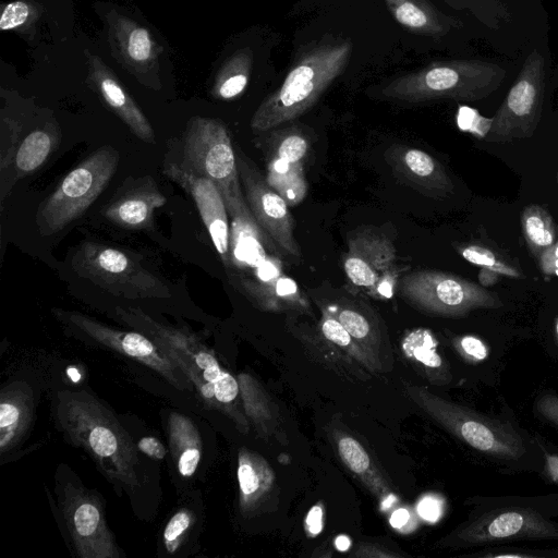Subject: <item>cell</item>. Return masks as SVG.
I'll list each match as a JSON object with an SVG mask.
<instances>
[{
	"label": "cell",
	"mask_w": 558,
	"mask_h": 558,
	"mask_svg": "<svg viewBox=\"0 0 558 558\" xmlns=\"http://www.w3.org/2000/svg\"><path fill=\"white\" fill-rule=\"evenodd\" d=\"M54 415L65 438L84 449L108 481L129 493L141 485L137 447L98 399L83 390H61Z\"/></svg>",
	"instance_id": "6da1fadb"
},
{
	"label": "cell",
	"mask_w": 558,
	"mask_h": 558,
	"mask_svg": "<svg viewBox=\"0 0 558 558\" xmlns=\"http://www.w3.org/2000/svg\"><path fill=\"white\" fill-rule=\"evenodd\" d=\"M116 313L169 355L207 408L231 417L241 430L247 429V423L236 403L239 381L222 369L214 352L196 335L159 323L136 307L118 306Z\"/></svg>",
	"instance_id": "7a4b0ae2"
},
{
	"label": "cell",
	"mask_w": 558,
	"mask_h": 558,
	"mask_svg": "<svg viewBox=\"0 0 558 558\" xmlns=\"http://www.w3.org/2000/svg\"><path fill=\"white\" fill-rule=\"evenodd\" d=\"M352 43L326 35L298 53L282 84L255 110L250 126L265 132L306 112L345 70Z\"/></svg>",
	"instance_id": "3957f363"
},
{
	"label": "cell",
	"mask_w": 558,
	"mask_h": 558,
	"mask_svg": "<svg viewBox=\"0 0 558 558\" xmlns=\"http://www.w3.org/2000/svg\"><path fill=\"white\" fill-rule=\"evenodd\" d=\"M506 70L483 60H448L398 76L381 95L405 102L439 99L475 101L487 97L502 83Z\"/></svg>",
	"instance_id": "277c9868"
},
{
	"label": "cell",
	"mask_w": 558,
	"mask_h": 558,
	"mask_svg": "<svg viewBox=\"0 0 558 558\" xmlns=\"http://www.w3.org/2000/svg\"><path fill=\"white\" fill-rule=\"evenodd\" d=\"M180 166L215 183L230 218L253 217L242 190L231 137L221 121L202 117L189 121L182 140Z\"/></svg>",
	"instance_id": "5b68a950"
},
{
	"label": "cell",
	"mask_w": 558,
	"mask_h": 558,
	"mask_svg": "<svg viewBox=\"0 0 558 558\" xmlns=\"http://www.w3.org/2000/svg\"><path fill=\"white\" fill-rule=\"evenodd\" d=\"M118 163V151L102 146L73 168L37 210L40 234L58 233L78 219L107 187Z\"/></svg>",
	"instance_id": "8992f818"
},
{
	"label": "cell",
	"mask_w": 558,
	"mask_h": 558,
	"mask_svg": "<svg viewBox=\"0 0 558 558\" xmlns=\"http://www.w3.org/2000/svg\"><path fill=\"white\" fill-rule=\"evenodd\" d=\"M398 295L413 307L433 315L459 317L480 308L502 306L499 296L458 275L440 270H415L402 275Z\"/></svg>",
	"instance_id": "52a82bcc"
},
{
	"label": "cell",
	"mask_w": 558,
	"mask_h": 558,
	"mask_svg": "<svg viewBox=\"0 0 558 558\" xmlns=\"http://www.w3.org/2000/svg\"><path fill=\"white\" fill-rule=\"evenodd\" d=\"M407 392L434 420L472 448L507 460H517L525 452L523 439L508 424L451 403L425 389L409 387Z\"/></svg>",
	"instance_id": "ba28073f"
},
{
	"label": "cell",
	"mask_w": 558,
	"mask_h": 558,
	"mask_svg": "<svg viewBox=\"0 0 558 558\" xmlns=\"http://www.w3.org/2000/svg\"><path fill=\"white\" fill-rule=\"evenodd\" d=\"M74 270L98 287L129 299L169 298L168 286L126 252L86 241L72 260Z\"/></svg>",
	"instance_id": "9c48e42d"
},
{
	"label": "cell",
	"mask_w": 558,
	"mask_h": 558,
	"mask_svg": "<svg viewBox=\"0 0 558 558\" xmlns=\"http://www.w3.org/2000/svg\"><path fill=\"white\" fill-rule=\"evenodd\" d=\"M545 94V60L534 49L505 100L492 118L485 135L489 143H506L531 137L541 120Z\"/></svg>",
	"instance_id": "30bf717a"
},
{
	"label": "cell",
	"mask_w": 558,
	"mask_h": 558,
	"mask_svg": "<svg viewBox=\"0 0 558 558\" xmlns=\"http://www.w3.org/2000/svg\"><path fill=\"white\" fill-rule=\"evenodd\" d=\"M57 490L59 508L76 556L119 558L121 554L96 493L70 480L58 484Z\"/></svg>",
	"instance_id": "8fae6325"
},
{
	"label": "cell",
	"mask_w": 558,
	"mask_h": 558,
	"mask_svg": "<svg viewBox=\"0 0 558 558\" xmlns=\"http://www.w3.org/2000/svg\"><path fill=\"white\" fill-rule=\"evenodd\" d=\"M53 313L82 336L149 367L174 388L181 391L194 389L169 355L146 335L118 330L74 311L53 310Z\"/></svg>",
	"instance_id": "7c38bea8"
},
{
	"label": "cell",
	"mask_w": 558,
	"mask_h": 558,
	"mask_svg": "<svg viewBox=\"0 0 558 558\" xmlns=\"http://www.w3.org/2000/svg\"><path fill=\"white\" fill-rule=\"evenodd\" d=\"M242 190L258 226L286 254L301 258L294 219L286 201L272 190L252 160L235 151Z\"/></svg>",
	"instance_id": "4fadbf2b"
},
{
	"label": "cell",
	"mask_w": 558,
	"mask_h": 558,
	"mask_svg": "<svg viewBox=\"0 0 558 558\" xmlns=\"http://www.w3.org/2000/svg\"><path fill=\"white\" fill-rule=\"evenodd\" d=\"M396 248L379 234L362 232L349 242L343 269L350 282L375 299H389L396 290Z\"/></svg>",
	"instance_id": "5bb4252c"
},
{
	"label": "cell",
	"mask_w": 558,
	"mask_h": 558,
	"mask_svg": "<svg viewBox=\"0 0 558 558\" xmlns=\"http://www.w3.org/2000/svg\"><path fill=\"white\" fill-rule=\"evenodd\" d=\"M513 539H558V524L523 507L488 510L456 533V545H480Z\"/></svg>",
	"instance_id": "9a60e30c"
},
{
	"label": "cell",
	"mask_w": 558,
	"mask_h": 558,
	"mask_svg": "<svg viewBox=\"0 0 558 558\" xmlns=\"http://www.w3.org/2000/svg\"><path fill=\"white\" fill-rule=\"evenodd\" d=\"M163 174L193 198L226 269L230 266V222L225 199L213 181L184 170L179 162L165 161Z\"/></svg>",
	"instance_id": "2e32d148"
},
{
	"label": "cell",
	"mask_w": 558,
	"mask_h": 558,
	"mask_svg": "<svg viewBox=\"0 0 558 558\" xmlns=\"http://www.w3.org/2000/svg\"><path fill=\"white\" fill-rule=\"evenodd\" d=\"M167 199L150 175L128 180L102 209L111 223L128 230H141L153 222L155 210Z\"/></svg>",
	"instance_id": "e0dca14e"
},
{
	"label": "cell",
	"mask_w": 558,
	"mask_h": 558,
	"mask_svg": "<svg viewBox=\"0 0 558 558\" xmlns=\"http://www.w3.org/2000/svg\"><path fill=\"white\" fill-rule=\"evenodd\" d=\"M386 160L396 177L425 195L446 198L453 193L442 165L424 150L393 145L386 151Z\"/></svg>",
	"instance_id": "ac0fdd59"
},
{
	"label": "cell",
	"mask_w": 558,
	"mask_h": 558,
	"mask_svg": "<svg viewBox=\"0 0 558 558\" xmlns=\"http://www.w3.org/2000/svg\"><path fill=\"white\" fill-rule=\"evenodd\" d=\"M283 253L263 231L255 218L238 216L230 221V266L228 277L247 276L268 256Z\"/></svg>",
	"instance_id": "d6986e66"
},
{
	"label": "cell",
	"mask_w": 558,
	"mask_h": 558,
	"mask_svg": "<svg viewBox=\"0 0 558 558\" xmlns=\"http://www.w3.org/2000/svg\"><path fill=\"white\" fill-rule=\"evenodd\" d=\"M89 78L108 107L128 125L131 132L147 144L155 143L148 119L104 62L89 56Z\"/></svg>",
	"instance_id": "ffe728a7"
},
{
	"label": "cell",
	"mask_w": 558,
	"mask_h": 558,
	"mask_svg": "<svg viewBox=\"0 0 558 558\" xmlns=\"http://www.w3.org/2000/svg\"><path fill=\"white\" fill-rule=\"evenodd\" d=\"M34 397L29 386L13 383L0 393V453L5 456L25 439L34 416Z\"/></svg>",
	"instance_id": "44dd1931"
},
{
	"label": "cell",
	"mask_w": 558,
	"mask_h": 558,
	"mask_svg": "<svg viewBox=\"0 0 558 558\" xmlns=\"http://www.w3.org/2000/svg\"><path fill=\"white\" fill-rule=\"evenodd\" d=\"M322 308L326 310L343 325L371 359L375 368H380L379 357L384 348L383 335L379 328V320L372 308L361 301L350 299H339L338 301L327 303Z\"/></svg>",
	"instance_id": "7402d4cb"
},
{
	"label": "cell",
	"mask_w": 558,
	"mask_h": 558,
	"mask_svg": "<svg viewBox=\"0 0 558 558\" xmlns=\"http://www.w3.org/2000/svg\"><path fill=\"white\" fill-rule=\"evenodd\" d=\"M109 24L111 45L130 69L146 71L156 62L158 46L147 28L114 12L109 16Z\"/></svg>",
	"instance_id": "603a6c76"
},
{
	"label": "cell",
	"mask_w": 558,
	"mask_h": 558,
	"mask_svg": "<svg viewBox=\"0 0 558 558\" xmlns=\"http://www.w3.org/2000/svg\"><path fill=\"white\" fill-rule=\"evenodd\" d=\"M229 280L256 306L265 311L280 312L290 310L301 313L311 312V306L305 295L294 280L283 274L274 280L265 282H256L244 278Z\"/></svg>",
	"instance_id": "cb8c5ba5"
},
{
	"label": "cell",
	"mask_w": 558,
	"mask_h": 558,
	"mask_svg": "<svg viewBox=\"0 0 558 558\" xmlns=\"http://www.w3.org/2000/svg\"><path fill=\"white\" fill-rule=\"evenodd\" d=\"M239 505L244 515L251 514L265 501L275 484V474L258 453L241 448L238 456Z\"/></svg>",
	"instance_id": "d4e9b609"
},
{
	"label": "cell",
	"mask_w": 558,
	"mask_h": 558,
	"mask_svg": "<svg viewBox=\"0 0 558 558\" xmlns=\"http://www.w3.org/2000/svg\"><path fill=\"white\" fill-rule=\"evenodd\" d=\"M393 19L404 28L420 35H446L454 22L429 0H384Z\"/></svg>",
	"instance_id": "484cf974"
},
{
	"label": "cell",
	"mask_w": 558,
	"mask_h": 558,
	"mask_svg": "<svg viewBox=\"0 0 558 558\" xmlns=\"http://www.w3.org/2000/svg\"><path fill=\"white\" fill-rule=\"evenodd\" d=\"M169 446L178 472L191 477L202 459V439L194 422L179 412H170L167 423Z\"/></svg>",
	"instance_id": "4316f807"
},
{
	"label": "cell",
	"mask_w": 558,
	"mask_h": 558,
	"mask_svg": "<svg viewBox=\"0 0 558 558\" xmlns=\"http://www.w3.org/2000/svg\"><path fill=\"white\" fill-rule=\"evenodd\" d=\"M402 351L414 366L421 367L430 381H442L447 367L437 352L434 336L423 328L412 330L402 341Z\"/></svg>",
	"instance_id": "83f0119b"
},
{
	"label": "cell",
	"mask_w": 558,
	"mask_h": 558,
	"mask_svg": "<svg viewBox=\"0 0 558 558\" xmlns=\"http://www.w3.org/2000/svg\"><path fill=\"white\" fill-rule=\"evenodd\" d=\"M59 135L52 126L32 131L20 144L13 166L16 178L38 170L58 146Z\"/></svg>",
	"instance_id": "f1b7e54d"
},
{
	"label": "cell",
	"mask_w": 558,
	"mask_h": 558,
	"mask_svg": "<svg viewBox=\"0 0 558 558\" xmlns=\"http://www.w3.org/2000/svg\"><path fill=\"white\" fill-rule=\"evenodd\" d=\"M266 181L289 207L299 205L307 194L301 162H289L274 156L267 165Z\"/></svg>",
	"instance_id": "f546056e"
},
{
	"label": "cell",
	"mask_w": 558,
	"mask_h": 558,
	"mask_svg": "<svg viewBox=\"0 0 558 558\" xmlns=\"http://www.w3.org/2000/svg\"><path fill=\"white\" fill-rule=\"evenodd\" d=\"M253 64L250 49L233 53L220 68L211 94L218 99H232L243 93L247 86Z\"/></svg>",
	"instance_id": "4dcf8cb0"
},
{
	"label": "cell",
	"mask_w": 558,
	"mask_h": 558,
	"mask_svg": "<svg viewBox=\"0 0 558 558\" xmlns=\"http://www.w3.org/2000/svg\"><path fill=\"white\" fill-rule=\"evenodd\" d=\"M521 228L529 250L536 259L557 242L554 220L539 205L531 204L522 210Z\"/></svg>",
	"instance_id": "1f68e13d"
},
{
	"label": "cell",
	"mask_w": 558,
	"mask_h": 558,
	"mask_svg": "<svg viewBox=\"0 0 558 558\" xmlns=\"http://www.w3.org/2000/svg\"><path fill=\"white\" fill-rule=\"evenodd\" d=\"M338 452L347 468L360 476L378 496H387V486L373 470L372 461L363 446L353 437L344 435L337 441Z\"/></svg>",
	"instance_id": "d6a6232c"
},
{
	"label": "cell",
	"mask_w": 558,
	"mask_h": 558,
	"mask_svg": "<svg viewBox=\"0 0 558 558\" xmlns=\"http://www.w3.org/2000/svg\"><path fill=\"white\" fill-rule=\"evenodd\" d=\"M319 332L352 360L369 371H376L373 362L356 343L343 325L326 310L322 308Z\"/></svg>",
	"instance_id": "836d02e7"
},
{
	"label": "cell",
	"mask_w": 558,
	"mask_h": 558,
	"mask_svg": "<svg viewBox=\"0 0 558 558\" xmlns=\"http://www.w3.org/2000/svg\"><path fill=\"white\" fill-rule=\"evenodd\" d=\"M457 250L465 260L480 266L483 270L510 278H522L523 276L519 269L499 258L492 250L482 245H462Z\"/></svg>",
	"instance_id": "e575fe53"
},
{
	"label": "cell",
	"mask_w": 558,
	"mask_h": 558,
	"mask_svg": "<svg viewBox=\"0 0 558 558\" xmlns=\"http://www.w3.org/2000/svg\"><path fill=\"white\" fill-rule=\"evenodd\" d=\"M194 521V514L186 508L178 510L163 529L162 542L169 554H174L181 546Z\"/></svg>",
	"instance_id": "d590c367"
},
{
	"label": "cell",
	"mask_w": 558,
	"mask_h": 558,
	"mask_svg": "<svg viewBox=\"0 0 558 558\" xmlns=\"http://www.w3.org/2000/svg\"><path fill=\"white\" fill-rule=\"evenodd\" d=\"M21 125L15 121H8L5 124L2 121V140L0 150V170L3 174L8 168L13 163L15 154L21 144Z\"/></svg>",
	"instance_id": "8d00e7d4"
},
{
	"label": "cell",
	"mask_w": 558,
	"mask_h": 558,
	"mask_svg": "<svg viewBox=\"0 0 558 558\" xmlns=\"http://www.w3.org/2000/svg\"><path fill=\"white\" fill-rule=\"evenodd\" d=\"M307 151V140L301 133L291 132L279 142L275 157L289 162L302 163Z\"/></svg>",
	"instance_id": "74e56055"
},
{
	"label": "cell",
	"mask_w": 558,
	"mask_h": 558,
	"mask_svg": "<svg viewBox=\"0 0 558 558\" xmlns=\"http://www.w3.org/2000/svg\"><path fill=\"white\" fill-rule=\"evenodd\" d=\"M34 10L26 1L16 0L9 2L2 9L0 16V29L10 31L24 25L33 15Z\"/></svg>",
	"instance_id": "f35d334b"
},
{
	"label": "cell",
	"mask_w": 558,
	"mask_h": 558,
	"mask_svg": "<svg viewBox=\"0 0 558 558\" xmlns=\"http://www.w3.org/2000/svg\"><path fill=\"white\" fill-rule=\"evenodd\" d=\"M457 349L463 353V355L474 360L483 361L488 355L487 345L475 336H462L454 340Z\"/></svg>",
	"instance_id": "ab89813d"
},
{
	"label": "cell",
	"mask_w": 558,
	"mask_h": 558,
	"mask_svg": "<svg viewBox=\"0 0 558 558\" xmlns=\"http://www.w3.org/2000/svg\"><path fill=\"white\" fill-rule=\"evenodd\" d=\"M136 447L141 452L156 460H162L167 454V449L163 444L153 436L143 437L140 439Z\"/></svg>",
	"instance_id": "60d3db41"
},
{
	"label": "cell",
	"mask_w": 558,
	"mask_h": 558,
	"mask_svg": "<svg viewBox=\"0 0 558 558\" xmlns=\"http://www.w3.org/2000/svg\"><path fill=\"white\" fill-rule=\"evenodd\" d=\"M539 268L545 276L551 277L558 274V241L547 248L537 259Z\"/></svg>",
	"instance_id": "b9f144b4"
},
{
	"label": "cell",
	"mask_w": 558,
	"mask_h": 558,
	"mask_svg": "<svg viewBox=\"0 0 558 558\" xmlns=\"http://www.w3.org/2000/svg\"><path fill=\"white\" fill-rule=\"evenodd\" d=\"M418 514L430 522H435L441 514V507L438 500L432 497H425L417 506Z\"/></svg>",
	"instance_id": "7bdbcfd3"
},
{
	"label": "cell",
	"mask_w": 558,
	"mask_h": 558,
	"mask_svg": "<svg viewBox=\"0 0 558 558\" xmlns=\"http://www.w3.org/2000/svg\"><path fill=\"white\" fill-rule=\"evenodd\" d=\"M538 412L547 420L558 425V398L553 395H545L537 402Z\"/></svg>",
	"instance_id": "ee69618b"
},
{
	"label": "cell",
	"mask_w": 558,
	"mask_h": 558,
	"mask_svg": "<svg viewBox=\"0 0 558 558\" xmlns=\"http://www.w3.org/2000/svg\"><path fill=\"white\" fill-rule=\"evenodd\" d=\"M305 526L308 535L315 536L323 529V509L320 505H315L308 511L305 519Z\"/></svg>",
	"instance_id": "f6af8a7d"
},
{
	"label": "cell",
	"mask_w": 558,
	"mask_h": 558,
	"mask_svg": "<svg viewBox=\"0 0 558 558\" xmlns=\"http://www.w3.org/2000/svg\"><path fill=\"white\" fill-rule=\"evenodd\" d=\"M409 518H410L409 511L403 508H400L391 514L390 524L396 529L402 527L403 525H405L408 523Z\"/></svg>",
	"instance_id": "bcb514c9"
},
{
	"label": "cell",
	"mask_w": 558,
	"mask_h": 558,
	"mask_svg": "<svg viewBox=\"0 0 558 558\" xmlns=\"http://www.w3.org/2000/svg\"><path fill=\"white\" fill-rule=\"evenodd\" d=\"M351 545V542L349 539V537H347L345 535H339L336 539H335V546L337 547L338 550L340 551H345L349 549Z\"/></svg>",
	"instance_id": "7dc6e473"
},
{
	"label": "cell",
	"mask_w": 558,
	"mask_h": 558,
	"mask_svg": "<svg viewBox=\"0 0 558 558\" xmlns=\"http://www.w3.org/2000/svg\"><path fill=\"white\" fill-rule=\"evenodd\" d=\"M69 374H73V375H71V377L73 378L74 381H76L78 379L77 376H76L77 375V371L76 369L70 368L69 369Z\"/></svg>",
	"instance_id": "c3c4849f"
},
{
	"label": "cell",
	"mask_w": 558,
	"mask_h": 558,
	"mask_svg": "<svg viewBox=\"0 0 558 558\" xmlns=\"http://www.w3.org/2000/svg\"><path fill=\"white\" fill-rule=\"evenodd\" d=\"M555 331H556V336L558 337V318H557V320H556Z\"/></svg>",
	"instance_id": "681fc988"
},
{
	"label": "cell",
	"mask_w": 558,
	"mask_h": 558,
	"mask_svg": "<svg viewBox=\"0 0 558 558\" xmlns=\"http://www.w3.org/2000/svg\"><path fill=\"white\" fill-rule=\"evenodd\" d=\"M558 473V472H557Z\"/></svg>",
	"instance_id": "f907efd6"
}]
</instances>
